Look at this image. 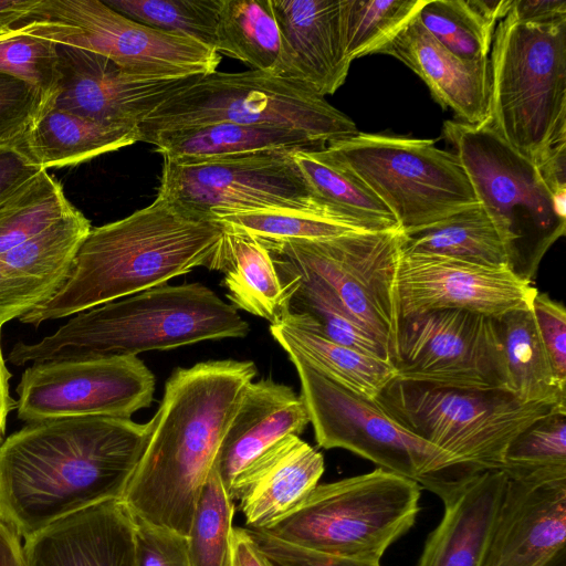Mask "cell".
<instances>
[{"label": "cell", "instance_id": "1", "mask_svg": "<svg viewBox=\"0 0 566 566\" xmlns=\"http://www.w3.org/2000/svg\"><path fill=\"white\" fill-rule=\"evenodd\" d=\"M149 424L106 416L28 422L0 444V520L28 539L94 505L122 500Z\"/></svg>", "mask_w": 566, "mask_h": 566}, {"label": "cell", "instance_id": "2", "mask_svg": "<svg viewBox=\"0 0 566 566\" xmlns=\"http://www.w3.org/2000/svg\"><path fill=\"white\" fill-rule=\"evenodd\" d=\"M258 370L251 360H208L174 370L122 501L132 515L188 535L200 490Z\"/></svg>", "mask_w": 566, "mask_h": 566}, {"label": "cell", "instance_id": "3", "mask_svg": "<svg viewBox=\"0 0 566 566\" xmlns=\"http://www.w3.org/2000/svg\"><path fill=\"white\" fill-rule=\"evenodd\" d=\"M228 227L161 196L132 214L92 228L60 289L19 321L39 326L210 270Z\"/></svg>", "mask_w": 566, "mask_h": 566}, {"label": "cell", "instance_id": "4", "mask_svg": "<svg viewBox=\"0 0 566 566\" xmlns=\"http://www.w3.org/2000/svg\"><path fill=\"white\" fill-rule=\"evenodd\" d=\"M250 326L201 283L164 284L75 314L53 334L18 342L8 360H87L170 350L205 340L242 338Z\"/></svg>", "mask_w": 566, "mask_h": 566}, {"label": "cell", "instance_id": "5", "mask_svg": "<svg viewBox=\"0 0 566 566\" xmlns=\"http://www.w3.org/2000/svg\"><path fill=\"white\" fill-rule=\"evenodd\" d=\"M489 61L493 129L536 166L566 148V18L528 23L507 13Z\"/></svg>", "mask_w": 566, "mask_h": 566}, {"label": "cell", "instance_id": "6", "mask_svg": "<svg viewBox=\"0 0 566 566\" xmlns=\"http://www.w3.org/2000/svg\"><path fill=\"white\" fill-rule=\"evenodd\" d=\"M442 133L497 230L510 269L533 283L543 256L565 234L566 213L557 208L537 166L489 120L479 125L446 120Z\"/></svg>", "mask_w": 566, "mask_h": 566}, {"label": "cell", "instance_id": "7", "mask_svg": "<svg viewBox=\"0 0 566 566\" xmlns=\"http://www.w3.org/2000/svg\"><path fill=\"white\" fill-rule=\"evenodd\" d=\"M263 125L329 142L358 133L356 124L308 85L260 71H214L170 94L139 125L140 142L211 123Z\"/></svg>", "mask_w": 566, "mask_h": 566}, {"label": "cell", "instance_id": "8", "mask_svg": "<svg viewBox=\"0 0 566 566\" xmlns=\"http://www.w3.org/2000/svg\"><path fill=\"white\" fill-rule=\"evenodd\" d=\"M421 486L384 469L317 484L268 530L284 542L350 559L380 562L415 524Z\"/></svg>", "mask_w": 566, "mask_h": 566}, {"label": "cell", "instance_id": "9", "mask_svg": "<svg viewBox=\"0 0 566 566\" xmlns=\"http://www.w3.org/2000/svg\"><path fill=\"white\" fill-rule=\"evenodd\" d=\"M286 354L297 371L301 397L319 447L348 450L416 481L440 499L475 475L448 452L403 427L375 400L333 381L296 353Z\"/></svg>", "mask_w": 566, "mask_h": 566}, {"label": "cell", "instance_id": "10", "mask_svg": "<svg viewBox=\"0 0 566 566\" xmlns=\"http://www.w3.org/2000/svg\"><path fill=\"white\" fill-rule=\"evenodd\" d=\"M318 151L365 184L402 232L479 205L458 156L433 140L358 132Z\"/></svg>", "mask_w": 566, "mask_h": 566}, {"label": "cell", "instance_id": "11", "mask_svg": "<svg viewBox=\"0 0 566 566\" xmlns=\"http://www.w3.org/2000/svg\"><path fill=\"white\" fill-rule=\"evenodd\" d=\"M374 400L472 474L501 470L511 441L535 420L560 408L524 405L502 389L433 387L397 378Z\"/></svg>", "mask_w": 566, "mask_h": 566}, {"label": "cell", "instance_id": "12", "mask_svg": "<svg viewBox=\"0 0 566 566\" xmlns=\"http://www.w3.org/2000/svg\"><path fill=\"white\" fill-rule=\"evenodd\" d=\"M10 30L103 55L147 80L210 74L221 61L214 49L138 23L101 0H39Z\"/></svg>", "mask_w": 566, "mask_h": 566}, {"label": "cell", "instance_id": "13", "mask_svg": "<svg viewBox=\"0 0 566 566\" xmlns=\"http://www.w3.org/2000/svg\"><path fill=\"white\" fill-rule=\"evenodd\" d=\"M402 238L401 230H392L319 240L260 241L272 256L325 283L394 361Z\"/></svg>", "mask_w": 566, "mask_h": 566}, {"label": "cell", "instance_id": "14", "mask_svg": "<svg viewBox=\"0 0 566 566\" xmlns=\"http://www.w3.org/2000/svg\"><path fill=\"white\" fill-rule=\"evenodd\" d=\"M293 153L261 150L195 164L164 159L157 196L213 218L255 210L324 209L314 200Z\"/></svg>", "mask_w": 566, "mask_h": 566}, {"label": "cell", "instance_id": "15", "mask_svg": "<svg viewBox=\"0 0 566 566\" xmlns=\"http://www.w3.org/2000/svg\"><path fill=\"white\" fill-rule=\"evenodd\" d=\"M399 380L433 387L505 390L496 318L439 310L400 318L394 361Z\"/></svg>", "mask_w": 566, "mask_h": 566}, {"label": "cell", "instance_id": "16", "mask_svg": "<svg viewBox=\"0 0 566 566\" xmlns=\"http://www.w3.org/2000/svg\"><path fill=\"white\" fill-rule=\"evenodd\" d=\"M156 379L137 356L34 363L17 387V416L27 422L63 417L130 418L148 408Z\"/></svg>", "mask_w": 566, "mask_h": 566}, {"label": "cell", "instance_id": "17", "mask_svg": "<svg viewBox=\"0 0 566 566\" xmlns=\"http://www.w3.org/2000/svg\"><path fill=\"white\" fill-rule=\"evenodd\" d=\"M533 283L510 266H489L444 255L401 250L397 269L400 318L463 310L499 318L532 307Z\"/></svg>", "mask_w": 566, "mask_h": 566}, {"label": "cell", "instance_id": "18", "mask_svg": "<svg viewBox=\"0 0 566 566\" xmlns=\"http://www.w3.org/2000/svg\"><path fill=\"white\" fill-rule=\"evenodd\" d=\"M505 475L481 566H542L565 547L566 470Z\"/></svg>", "mask_w": 566, "mask_h": 566}, {"label": "cell", "instance_id": "19", "mask_svg": "<svg viewBox=\"0 0 566 566\" xmlns=\"http://www.w3.org/2000/svg\"><path fill=\"white\" fill-rule=\"evenodd\" d=\"M56 45L57 82L45 105L105 124L138 127L170 94L193 78L147 80L103 55Z\"/></svg>", "mask_w": 566, "mask_h": 566}, {"label": "cell", "instance_id": "20", "mask_svg": "<svg viewBox=\"0 0 566 566\" xmlns=\"http://www.w3.org/2000/svg\"><path fill=\"white\" fill-rule=\"evenodd\" d=\"M91 229L90 220L75 209L40 234L0 254V329L60 289Z\"/></svg>", "mask_w": 566, "mask_h": 566}, {"label": "cell", "instance_id": "21", "mask_svg": "<svg viewBox=\"0 0 566 566\" xmlns=\"http://www.w3.org/2000/svg\"><path fill=\"white\" fill-rule=\"evenodd\" d=\"M324 470L323 454L291 434L249 464L228 494L239 501L248 528L268 530L301 504Z\"/></svg>", "mask_w": 566, "mask_h": 566}, {"label": "cell", "instance_id": "22", "mask_svg": "<svg viewBox=\"0 0 566 566\" xmlns=\"http://www.w3.org/2000/svg\"><path fill=\"white\" fill-rule=\"evenodd\" d=\"M28 566H133L134 521L122 500L69 515L25 539Z\"/></svg>", "mask_w": 566, "mask_h": 566}, {"label": "cell", "instance_id": "23", "mask_svg": "<svg viewBox=\"0 0 566 566\" xmlns=\"http://www.w3.org/2000/svg\"><path fill=\"white\" fill-rule=\"evenodd\" d=\"M378 53L396 57L429 87L434 99L451 108L460 122L479 125L490 120V61L458 57L420 23H407Z\"/></svg>", "mask_w": 566, "mask_h": 566}, {"label": "cell", "instance_id": "24", "mask_svg": "<svg viewBox=\"0 0 566 566\" xmlns=\"http://www.w3.org/2000/svg\"><path fill=\"white\" fill-rule=\"evenodd\" d=\"M308 423L303 398L292 387L272 378L250 382L214 461L227 492L256 458L287 436L300 437Z\"/></svg>", "mask_w": 566, "mask_h": 566}, {"label": "cell", "instance_id": "25", "mask_svg": "<svg viewBox=\"0 0 566 566\" xmlns=\"http://www.w3.org/2000/svg\"><path fill=\"white\" fill-rule=\"evenodd\" d=\"M282 35L306 85L322 96L346 81L340 0H270Z\"/></svg>", "mask_w": 566, "mask_h": 566}, {"label": "cell", "instance_id": "26", "mask_svg": "<svg viewBox=\"0 0 566 566\" xmlns=\"http://www.w3.org/2000/svg\"><path fill=\"white\" fill-rule=\"evenodd\" d=\"M505 481L502 470L483 471L442 499L443 517L418 566H481Z\"/></svg>", "mask_w": 566, "mask_h": 566}, {"label": "cell", "instance_id": "27", "mask_svg": "<svg viewBox=\"0 0 566 566\" xmlns=\"http://www.w3.org/2000/svg\"><path fill=\"white\" fill-rule=\"evenodd\" d=\"M269 329L286 353H296L333 381L368 399L396 378L392 364L329 339L308 314L287 311Z\"/></svg>", "mask_w": 566, "mask_h": 566}, {"label": "cell", "instance_id": "28", "mask_svg": "<svg viewBox=\"0 0 566 566\" xmlns=\"http://www.w3.org/2000/svg\"><path fill=\"white\" fill-rule=\"evenodd\" d=\"M140 142L136 126L101 123L51 105L42 107L19 144L43 170L90 160Z\"/></svg>", "mask_w": 566, "mask_h": 566}, {"label": "cell", "instance_id": "29", "mask_svg": "<svg viewBox=\"0 0 566 566\" xmlns=\"http://www.w3.org/2000/svg\"><path fill=\"white\" fill-rule=\"evenodd\" d=\"M210 270L223 273L227 297L237 310L274 323L289 311L292 280L280 275L266 247L228 228Z\"/></svg>", "mask_w": 566, "mask_h": 566}, {"label": "cell", "instance_id": "30", "mask_svg": "<svg viewBox=\"0 0 566 566\" xmlns=\"http://www.w3.org/2000/svg\"><path fill=\"white\" fill-rule=\"evenodd\" d=\"M151 144L164 159L195 164L261 150H318L327 144L291 129L230 122L211 123L156 134Z\"/></svg>", "mask_w": 566, "mask_h": 566}, {"label": "cell", "instance_id": "31", "mask_svg": "<svg viewBox=\"0 0 566 566\" xmlns=\"http://www.w3.org/2000/svg\"><path fill=\"white\" fill-rule=\"evenodd\" d=\"M214 49L253 71L304 83L270 0H221Z\"/></svg>", "mask_w": 566, "mask_h": 566}, {"label": "cell", "instance_id": "32", "mask_svg": "<svg viewBox=\"0 0 566 566\" xmlns=\"http://www.w3.org/2000/svg\"><path fill=\"white\" fill-rule=\"evenodd\" d=\"M496 323L505 391L524 405L566 408V389L555 378L532 307L511 311Z\"/></svg>", "mask_w": 566, "mask_h": 566}, {"label": "cell", "instance_id": "33", "mask_svg": "<svg viewBox=\"0 0 566 566\" xmlns=\"http://www.w3.org/2000/svg\"><path fill=\"white\" fill-rule=\"evenodd\" d=\"M293 158L322 208L366 231L400 230L391 211L365 184L318 150H296Z\"/></svg>", "mask_w": 566, "mask_h": 566}, {"label": "cell", "instance_id": "34", "mask_svg": "<svg viewBox=\"0 0 566 566\" xmlns=\"http://www.w3.org/2000/svg\"><path fill=\"white\" fill-rule=\"evenodd\" d=\"M402 233L401 250L406 252L444 255L489 266H509L504 244L480 203Z\"/></svg>", "mask_w": 566, "mask_h": 566}, {"label": "cell", "instance_id": "35", "mask_svg": "<svg viewBox=\"0 0 566 566\" xmlns=\"http://www.w3.org/2000/svg\"><path fill=\"white\" fill-rule=\"evenodd\" d=\"M511 0H428L418 13L424 29L465 61L489 57L497 22Z\"/></svg>", "mask_w": 566, "mask_h": 566}, {"label": "cell", "instance_id": "36", "mask_svg": "<svg viewBox=\"0 0 566 566\" xmlns=\"http://www.w3.org/2000/svg\"><path fill=\"white\" fill-rule=\"evenodd\" d=\"M272 258L277 272L293 283L289 312L308 314L329 339L392 364L390 354L350 315L325 283Z\"/></svg>", "mask_w": 566, "mask_h": 566}, {"label": "cell", "instance_id": "37", "mask_svg": "<svg viewBox=\"0 0 566 566\" xmlns=\"http://www.w3.org/2000/svg\"><path fill=\"white\" fill-rule=\"evenodd\" d=\"M75 208L46 170L0 205V254L40 234Z\"/></svg>", "mask_w": 566, "mask_h": 566}, {"label": "cell", "instance_id": "38", "mask_svg": "<svg viewBox=\"0 0 566 566\" xmlns=\"http://www.w3.org/2000/svg\"><path fill=\"white\" fill-rule=\"evenodd\" d=\"M234 501L214 464L196 502L187 535L191 566H232Z\"/></svg>", "mask_w": 566, "mask_h": 566}, {"label": "cell", "instance_id": "39", "mask_svg": "<svg viewBox=\"0 0 566 566\" xmlns=\"http://www.w3.org/2000/svg\"><path fill=\"white\" fill-rule=\"evenodd\" d=\"M230 230L262 241L319 240L363 228L325 209H272L227 213L217 217Z\"/></svg>", "mask_w": 566, "mask_h": 566}, {"label": "cell", "instance_id": "40", "mask_svg": "<svg viewBox=\"0 0 566 566\" xmlns=\"http://www.w3.org/2000/svg\"><path fill=\"white\" fill-rule=\"evenodd\" d=\"M428 0H340L345 53L355 59L378 53Z\"/></svg>", "mask_w": 566, "mask_h": 566}, {"label": "cell", "instance_id": "41", "mask_svg": "<svg viewBox=\"0 0 566 566\" xmlns=\"http://www.w3.org/2000/svg\"><path fill=\"white\" fill-rule=\"evenodd\" d=\"M104 2L138 23L191 39L214 49L221 0H105Z\"/></svg>", "mask_w": 566, "mask_h": 566}, {"label": "cell", "instance_id": "42", "mask_svg": "<svg viewBox=\"0 0 566 566\" xmlns=\"http://www.w3.org/2000/svg\"><path fill=\"white\" fill-rule=\"evenodd\" d=\"M507 474L566 470V409L538 418L509 444L501 469Z\"/></svg>", "mask_w": 566, "mask_h": 566}, {"label": "cell", "instance_id": "43", "mask_svg": "<svg viewBox=\"0 0 566 566\" xmlns=\"http://www.w3.org/2000/svg\"><path fill=\"white\" fill-rule=\"evenodd\" d=\"M57 45L14 30L0 33V73L33 87L51 99L57 82Z\"/></svg>", "mask_w": 566, "mask_h": 566}, {"label": "cell", "instance_id": "44", "mask_svg": "<svg viewBox=\"0 0 566 566\" xmlns=\"http://www.w3.org/2000/svg\"><path fill=\"white\" fill-rule=\"evenodd\" d=\"M43 106L33 87L0 73V146L20 144Z\"/></svg>", "mask_w": 566, "mask_h": 566}, {"label": "cell", "instance_id": "45", "mask_svg": "<svg viewBox=\"0 0 566 566\" xmlns=\"http://www.w3.org/2000/svg\"><path fill=\"white\" fill-rule=\"evenodd\" d=\"M133 566H191L187 536L134 515Z\"/></svg>", "mask_w": 566, "mask_h": 566}, {"label": "cell", "instance_id": "46", "mask_svg": "<svg viewBox=\"0 0 566 566\" xmlns=\"http://www.w3.org/2000/svg\"><path fill=\"white\" fill-rule=\"evenodd\" d=\"M532 311L555 378L566 389V310L547 293L535 294Z\"/></svg>", "mask_w": 566, "mask_h": 566}, {"label": "cell", "instance_id": "47", "mask_svg": "<svg viewBox=\"0 0 566 566\" xmlns=\"http://www.w3.org/2000/svg\"><path fill=\"white\" fill-rule=\"evenodd\" d=\"M245 530L274 566H380V562L332 556L284 542L261 530Z\"/></svg>", "mask_w": 566, "mask_h": 566}, {"label": "cell", "instance_id": "48", "mask_svg": "<svg viewBox=\"0 0 566 566\" xmlns=\"http://www.w3.org/2000/svg\"><path fill=\"white\" fill-rule=\"evenodd\" d=\"M34 165L18 145L0 146V205L38 175Z\"/></svg>", "mask_w": 566, "mask_h": 566}, {"label": "cell", "instance_id": "49", "mask_svg": "<svg viewBox=\"0 0 566 566\" xmlns=\"http://www.w3.org/2000/svg\"><path fill=\"white\" fill-rule=\"evenodd\" d=\"M516 20L547 23L566 18L564 0H511L509 12Z\"/></svg>", "mask_w": 566, "mask_h": 566}, {"label": "cell", "instance_id": "50", "mask_svg": "<svg viewBox=\"0 0 566 566\" xmlns=\"http://www.w3.org/2000/svg\"><path fill=\"white\" fill-rule=\"evenodd\" d=\"M232 566H274L259 549L245 527H233Z\"/></svg>", "mask_w": 566, "mask_h": 566}, {"label": "cell", "instance_id": "51", "mask_svg": "<svg viewBox=\"0 0 566 566\" xmlns=\"http://www.w3.org/2000/svg\"><path fill=\"white\" fill-rule=\"evenodd\" d=\"M0 566H28L19 536L1 520Z\"/></svg>", "mask_w": 566, "mask_h": 566}, {"label": "cell", "instance_id": "52", "mask_svg": "<svg viewBox=\"0 0 566 566\" xmlns=\"http://www.w3.org/2000/svg\"><path fill=\"white\" fill-rule=\"evenodd\" d=\"M39 0H0V33L22 19Z\"/></svg>", "mask_w": 566, "mask_h": 566}, {"label": "cell", "instance_id": "53", "mask_svg": "<svg viewBox=\"0 0 566 566\" xmlns=\"http://www.w3.org/2000/svg\"><path fill=\"white\" fill-rule=\"evenodd\" d=\"M1 336V329H0ZM10 373L7 369L0 343V441L4 433L8 413L15 408V400L9 391Z\"/></svg>", "mask_w": 566, "mask_h": 566}, {"label": "cell", "instance_id": "54", "mask_svg": "<svg viewBox=\"0 0 566 566\" xmlns=\"http://www.w3.org/2000/svg\"><path fill=\"white\" fill-rule=\"evenodd\" d=\"M542 566H566V547L554 554Z\"/></svg>", "mask_w": 566, "mask_h": 566}]
</instances>
